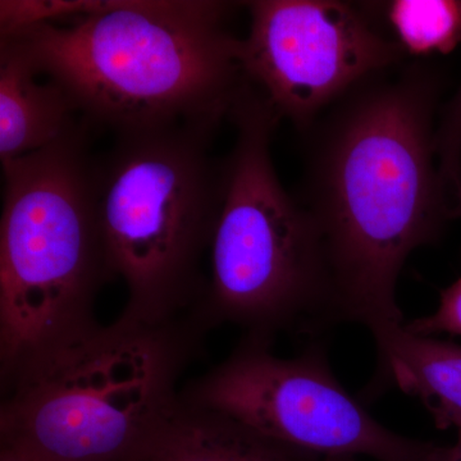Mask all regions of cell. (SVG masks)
<instances>
[{"label":"cell","mask_w":461,"mask_h":461,"mask_svg":"<svg viewBox=\"0 0 461 461\" xmlns=\"http://www.w3.org/2000/svg\"><path fill=\"white\" fill-rule=\"evenodd\" d=\"M446 84L438 66L402 63L355 86L302 133L296 199L320 233L339 323L372 333L405 323L402 267L455 221L433 149Z\"/></svg>","instance_id":"1"},{"label":"cell","mask_w":461,"mask_h":461,"mask_svg":"<svg viewBox=\"0 0 461 461\" xmlns=\"http://www.w3.org/2000/svg\"><path fill=\"white\" fill-rule=\"evenodd\" d=\"M240 2L96 0L91 14L0 33L66 91L81 120L115 136L168 129L214 135L248 80Z\"/></svg>","instance_id":"2"},{"label":"cell","mask_w":461,"mask_h":461,"mask_svg":"<svg viewBox=\"0 0 461 461\" xmlns=\"http://www.w3.org/2000/svg\"><path fill=\"white\" fill-rule=\"evenodd\" d=\"M193 321L126 318L2 375L0 445L44 461H133L180 402Z\"/></svg>","instance_id":"3"},{"label":"cell","mask_w":461,"mask_h":461,"mask_svg":"<svg viewBox=\"0 0 461 461\" xmlns=\"http://www.w3.org/2000/svg\"><path fill=\"white\" fill-rule=\"evenodd\" d=\"M229 118L236 140L223 158L211 277L194 320L202 330L230 323L268 341L282 330L317 335L339 324L338 315L317 227L273 165L280 117L249 84Z\"/></svg>","instance_id":"4"},{"label":"cell","mask_w":461,"mask_h":461,"mask_svg":"<svg viewBox=\"0 0 461 461\" xmlns=\"http://www.w3.org/2000/svg\"><path fill=\"white\" fill-rule=\"evenodd\" d=\"M90 131L83 122L56 144L2 165V375L99 326L96 297L113 276Z\"/></svg>","instance_id":"5"},{"label":"cell","mask_w":461,"mask_h":461,"mask_svg":"<svg viewBox=\"0 0 461 461\" xmlns=\"http://www.w3.org/2000/svg\"><path fill=\"white\" fill-rule=\"evenodd\" d=\"M212 139L193 129L130 133L96 158L100 229L113 280L126 286V320L169 326L204 299L224 187Z\"/></svg>","instance_id":"6"},{"label":"cell","mask_w":461,"mask_h":461,"mask_svg":"<svg viewBox=\"0 0 461 461\" xmlns=\"http://www.w3.org/2000/svg\"><path fill=\"white\" fill-rule=\"evenodd\" d=\"M271 344L245 336L222 364L181 393L182 400L321 456L432 461L438 445L399 435L375 420L333 375L323 345L285 359L272 353Z\"/></svg>","instance_id":"7"},{"label":"cell","mask_w":461,"mask_h":461,"mask_svg":"<svg viewBox=\"0 0 461 461\" xmlns=\"http://www.w3.org/2000/svg\"><path fill=\"white\" fill-rule=\"evenodd\" d=\"M245 7V77L300 133L366 78L405 63V51L364 3L253 0Z\"/></svg>","instance_id":"8"},{"label":"cell","mask_w":461,"mask_h":461,"mask_svg":"<svg viewBox=\"0 0 461 461\" xmlns=\"http://www.w3.org/2000/svg\"><path fill=\"white\" fill-rule=\"evenodd\" d=\"M377 366L359 397L375 402L390 387L417 397L438 429L461 427V345L408 332L403 324L372 333Z\"/></svg>","instance_id":"9"},{"label":"cell","mask_w":461,"mask_h":461,"mask_svg":"<svg viewBox=\"0 0 461 461\" xmlns=\"http://www.w3.org/2000/svg\"><path fill=\"white\" fill-rule=\"evenodd\" d=\"M41 77L26 51L0 36L2 165L56 144L83 123L66 91Z\"/></svg>","instance_id":"10"},{"label":"cell","mask_w":461,"mask_h":461,"mask_svg":"<svg viewBox=\"0 0 461 461\" xmlns=\"http://www.w3.org/2000/svg\"><path fill=\"white\" fill-rule=\"evenodd\" d=\"M321 455L267 438L221 412L180 399L133 461H318Z\"/></svg>","instance_id":"11"},{"label":"cell","mask_w":461,"mask_h":461,"mask_svg":"<svg viewBox=\"0 0 461 461\" xmlns=\"http://www.w3.org/2000/svg\"><path fill=\"white\" fill-rule=\"evenodd\" d=\"M373 17H384L406 56L446 54L461 41V2L393 0L364 3Z\"/></svg>","instance_id":"12"},{"label":"cell","mask_w":461,"mask_h":461,"mask_svg":"<svg viewBox=\"0 0 461 461\" xmlns=\"http://www.w3.org/2000/svg\"><path fill=\"white\" fill-rule=\"evenodd\" d=\"M437 171L442 191L454 220L461 218V84L453 98L442 108L436 126Z\"/></svg>","instance_id":"13"},{"label":"cell","mask_w":461,"mask_h":461,"mask_svg":"<svg viewBox=\"0 0 461 461\" xmlns=\"http://www.w3.org/2000/svg\"><path fill=\"white\" fill-rule=\"evenodd\" d=\"M403 329L420 336H461V277L441 291L435 313L403 323Z\"/></svg>","instance_id":"14"},{"label":"cell","mask_w":461,"mask_h":461,"mask_svg":"<svg viewBox=\"0 0 461 461\" xmlns=\"http://www.w3.org/2000/svg\"><path fill=\"white\" fill-rule=\"evenodd\" d=\"M456 430V442L451 446L438 445L432 461H461V427Z\"/></svg>","instance_id":"15"},{"label":"cell","mask_w":461,"mask_h":461,"mask_svg":"<svg viewBox=\"0 0 461 461\" xmlns=\"http://www.w3.org/2000/svg\"><path fill=\"white\" fill-rule=\"evenodd\" d=\"M0 461H44L35 455L14 447V446L0 445Z\"/></svg>","instance_id":"16"},{"label":"cell","mask_w":461,"mask_h":461,"mask_svg":"<svg viewBox=\"0 0 461 461\" xmlns=\"http://www.w3.org/2000/svg\"><path fill=\"white\" fill-rule=\"evenodd\" d=\"M318 461H355L353 456H321Z\"/></svg>","instance_id":"17"}]
</instances>
